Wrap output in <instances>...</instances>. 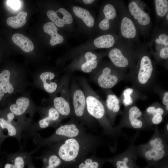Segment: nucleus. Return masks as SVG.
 <instances>
[{
	"label": "nucleus",
	"instance_id": "1",
	"mask_svg": "<svg viewBox=\"0 0 168 168\" xmlns=\"http://www.w3.org/2000/svg\"><path fill=\"white\" fill-rule=\"evenodd\" d=\"M156 65L146 44L142 43L137 47L135 59L126 80L144 94L152 91L157 84Z\"/></svg>",
	"mask_w": 168,
	"mask_h": 168
},
{
	"label": "nucleus",
	"instance_id": "2",
	"mask_svg": "<svg viewBox=\"0 0 168 168\" xmlns=\"http://www.w3.org/2000/svg\"><path fill=\"white\" fill-rule=\"evenodd\" d=\"M115 2L119 15L118 27L119 37L124 41L136 46L140 45L142 43L138 29L128 12L127 6L123 0L115 1Z\"/></svg>",
	"mask_w": 168,
	"mask_h": 168
},
{
	"label": "nucleus",
	"instance_id": "3",
	"mask_svg": "<svg viewBox=\"0 0 168 168\" xmlns=\"http://www.w3.org/2000/svg\"><path fill=\"white\" fill-rule=\"evenodd\" d=\"M91 79L101 88L110 90L120 82L126 79L127 70L119 69L111 62L98 66Z\"/></svg>",
	"mask_w": 168,
	"mask_h": 168
},
{
	"label": "nucleus",
	"instance_id": "4",
	"mask_svg": "<svg viewBox=\"0 0 168 168\" xmlns=\"http://www.w3.org/2000/svg\"><path fill=\"white\" fill-rule=\"evenodd\" d=\"M156 64L168 69V31L167 28L156 27L152 33L149 42L146 44Z\"/></svg>",
	"mask_w": 168,
	"mask_h": 168
},
{
	"label": "nucleus",
	"instance_id": "5",
	"mask_svg": "<svg viewBox=\"0 0 168 168\" xmlns=\"http://www.w3.org/2000/svg\"><path fill=\"white\" fill-rule=\"evenodd\" d=\"M137 46L121 39L111 48L108 53V56L115 66L127 70L131 67L133 62Z\"/></svg>",
	"mask_w": 168,
	"mask_h": 168
},
{
	"label": "nucleus",
	"instance_id": "6",
	"mask_svg": "<svg viewBox=\"0 0 168 168\" xmlns=\"http://www.w3.org/2000/svg\"><path fill=\"white\" fill-rule=\"evenodd\" d=\"M127 7L139 34L144 38H147L149 35L152 26L148 6L142 1L130 0Z\"/></svg>",
	"mask_w": 168,
	"mask_h": 168
},
{
	"label": "nucleus",
	"instance_id": "7",
	"mask_svg": "<svg viewBox=\"0 0 168 168\" xmlns=\"http://www.w3.org/2000/svg\"><path fill=\"white\" fill-rule=\"evenodd\" d=\"M79 82L85 95L88 113L97 119L104 118L106 112L104 100L94 91L85 78H81Z\"/></svg>",
	"mask_w": 168,
	"mask_h": 168
},
{
	"label": "nucleus",
	"instance_id": "8",
	"mask_svg": "<svg viewBox=\"0 0 168 168\" xmlns=\"http://www.w3.org/2000/svg\"><path fill=\"white\" fill-rule=\"evenodd\" d=\"M69 80V76H66L62 86L61 96L55 97L53 100L54 108L60 114L64 116L68 115L71 111Z\"/></svg>",
	"mask_w": 168,
	"mask_h": 168
},
{
	"label": "nucleus",
	"instance_id": "9",
	"mask_svg": "<svg viewBox=\"0 0 168 168\" xmlns=\"http://www.w3.org/2000/svg\"><path fill=\"white\" fill-rule=\"evenodd\" d=\"M69 90L75 114L77 117H82L86 109V98L83 90L78 84L74 82L71 84Z\"/></svg>",
	"mask_w": 168,
	"mask_h": 168
},
{
	"label": "nucleus",
	"instance_id": "10",
	"mask_svg": "<svg viewBox=\"0 0 168 168\" xmlns=\"http://www.w3.org/2000/svg\"><path fill=\"white\" fill-rule=\"evenodd\" d=\"M123 119L128 122L133 128H141L147 120L139 108L134 104L125 107L123 114Z\"/></svg>",
	"mask_w": 168,
	"mask_h": 168
},
{
	"label": "nucleus",
	"instance_id": "11",
	"mask_svg": "<svg viewBox=\"0 0 168 168\" xmlns=\"http://www.w3.org/2000/svg\"><path fill=\"white\" fill-rule=\"evenodd\" d=\"M102 12L104 17L99 24V28L101 30L104 31L109 30L112 26V22L118 25L119 15L115 4H106L104 6Z\"/></svg>",
	"mask_w": 168,
	"mask_h": 168
},
{
	"label": "nucleus",
	"instance_id": "12",
	"mask_svg": "<svg viewBox=\"0 0 168 168\" xmlns=\"http://www.w3.org/2000/svg\"><path fill=\"white\" fill-rule=\"evenodd\" d=\"M79 145L75 139L71 138L67 140L60 147L58 155L63 160L67 162L74 161L77 156Z\"/></svg>",
	"mask_w": 168,
	"mask_h": 168
},
{
	"label": "nucleus",
	"instance_id": "13",
	"mask_svg": "<svg viewBox=\"0 0 168 168\" xmlns=\"http://www.w3.org/2000/svg\"><path fill=\"white\" fill-rule=\"evenodd\" d=\"M147 98V96L133 86L124 89L119 98L121 104H123L125 107L135 104L138 100Z\"/></svg>",
	"mask_w": 168,
	"mask_h": 168
},
{
	"label": "nucleus",
	"instance_id": "14",
	"mask_svg": "<svg viewBox=\"0 0 168 168\" xmlns=\"http://www.w3.org/2000/svg\"><path fill=\"white\" fill-rule=\"evenodd\" d=\"M14 117L15 115L13 113L11 112L8 113L7 120L0 118V125L2 129L6 128L7 130L9 136L15 138L20 142L22 133L24 131L21 126L12 123Z\"/></svg>",
	"mask_w": 168,
	"mask_h": 168
},
{
	"label": "nucleus",
	"instance_id": "15",
	"mask_svg": "<svg viewBox=\"0 0 168 168\" xmlns=\"http://www.w3.org/2000/svg\"><path fill=\"white\" fill-rule=\"evenodd\" d=\"M49 18L56 26L62 27L65 24H70L73 21V18L71 14L63 8H60L56 11L49 10L47 13Z\"/></svg>",
	"mask_w": 168,
	"mask_h": 168
},
{
	"label": "nucleus",
	"instance_id": "16",
	"mask_svg": "<svg viewBox=\"0 0 168 168\" xmlns=\"http://www.w3.org/2000/svg\"><path fill=\"white\" fill-rule=\"evenodd\" d=\"M165 111L162 105L158 103H154L146 109L144 116L147 120H150L152 124L157 125L162 122Z\"/></svg>",
	"mask_w": 168,
	"mask_h": 168
},
{
	"label": "nucleus",
	"instance_id": "17",
	"mask_svg": "<svg viewBox=\"0 0 168 168\" xmlns=\"http://www.w3.org/2000/svg\"><path fill=\"white\" fill-rule=\"evenodd\" d=\"M120 40L118 35L108 34L96 38L94 40L93 43L95 46L98 48H111Z\"/></svg>",
	"mask_w": 168,
	"mask_h": 168
},
{
	"label": "nucleus",
	"instance_id": "18",
	"mask_svg": "<svg viewBox=\"0 0 168 168\" xmlns=\"http://www.w3.org/2000/svg\"><path fill=\"white\" fill-rule=\"evenodd\" d=\"M102 56H98L90 51L86 52L84 55L86 61L80 65V69L82 72L86 73L93 72L98 66Z\"/></svg>",
	"mask_w": 168,
	"mask_h": 168
},
{
	"label": "nucleus",
	"instance_id": "19",
	"mask_svg": "<svg viewBox=\"0 0 168 168\" xmlns=\"http://www.w3.org/2000/svg\"><path fill=\"white\" fill-rule=\"evenodd\" d=\"M105 110L111 115L114 116L120 111L121 103L119 98L110 89L106 92V98L104 100Z\"/></svg>",
	"mask_w": 168,
	"mask_h": 168
},
{
	"label": "nucleus",
	"instance_id": "20",
	"mask_svg": "<svg viewBox=\"0 0 168 168\" xmlns=\"http://www.w3.org/2000/svg\"><path fill=\"white\" fill-rule=\"evenodd\" d=\"M31 152L28 153L22 150L14 153L11 156L12 163H7L4 168H24L26 160L31 157Z\"/></svg>",
	"mask_w": 168,
	"mask_h": 168
},
{
	"label": "nucleus",
	"instance_id": "21",
	"mask_svg": "<svg viewBox=\"0 0 168 168\" xmlns=\"http://www.w3.org/2000/svg\"><path fill=\"white\" fill-rule=\"evenodd\" d=\"M44 32L51 35L50 44L52 46L62 43L64 40L63 37L58 33V28L52 22L45 23L43 26Z\"/></svg>",
	"mask_w": 168,
	"mask_h": 168
},
{
	"label": "nucleus",
	"instance_id": "22",
	"mask_svg": "<svg viewBox=\"0 0 168 168\" xmlns=\"http://www.w3.org/2000/svg\"><path fill=\"white\" fill-rule=\"evenodd\" d=\"M13 42L24 51L29 52L32 51L34 45L32 41L27 37L20 33H15L12 37Z\"/></svg>",
	"mask_w": 168,
	"mask_h": 168
},
{
	"label": "nucleus",
	"instance_id": "23",
	"mask_svg": "<svg viewBox=\"0 0 168 168\" xmlns=\"http://www.w3.org/2000/svg\"><path fill=\"white\" fill-rule=\"evenodd\" d=\"M55 77L54 74L49 71L43 72L40 75V78L43 83L44 89L49 93L54 92L57 88V83L52 81Z\"/></svg>",
	"mask_w": 168,
	"mask_h": 168
},
{
	"label": "nucleus",
	"instance_id": "24",
	"mask_svg": "<svg viewBox=\"0 0 168 168\" xmlns=\"http://www.w3.org/2000/svg\"><path fill=\"white\" fill-rule=\"evenodd\" d=\"M30 104L29 99L25 97H21L18 99L16 104L12 105L9 107L11 112L15 115L20 116L26 111Z\"/></svg>",
	"mask_w": 168,
	"mask_h": 168
},
{
	"label": "nucleus",
	"instance_id": "25",
	"mask_svg": "<svg viewBox=\"0 0 168 168\" xmlns=\"http://www.w3.org/2000/svg\"><path fill=\"white\" fill-rule=\"evenodd\" d=\"M156 23L161 21L168 13V0H153Z\"/></svg>",
	"mask_w": 168,
	"mask_h": 168
},
{
	"label": "nucleus",
	"instance_id": "26",
	"mask_svg": "<svg viewBox=\"0 0 168 168\" xmlns=\"http://www.w3.org/2000/svg\"><path fill=\"white\" fill-rule=\"evenodd\" d=\"M72 9L75 15L81 19L87 26L92 27L94 25L95 20L87 10L77 6L73 7Z\"/></svg>",
	"mask_w": 168,
	"mask_h": 168
},
{
	"label": "nucleus",
	"instance_id": "27",
	"mask_svg": "<svg viewBox=\"0 0 168 168\" xmlns=\"http://www.w3.org/2000/svg\"><path fill=\"white\" fill-rule=\"evenodd\" d=\"M60 115L54 107L50 108L48 111V116L39 121L38 127L36 131L39 130V128L43 129L48 127L51 122L55 121L58 119Z\"/></svg>",
	"mask_w": 168,
	"mask_h": 168
},
{
	"label": "nucleus",
	"instance_id": "28",
	"mask_svg": "<svg viewBox=\"0 0 168 168\" xmlns=\"http://www.w3.org/2000/svg\"><path fill=\"white\" fill-rule=\"evenodd\" d=\"M27 16V13L26 12H21L16 16L8 18L7 20V24L15 29L21 27L26 22V18Z\"/></svg>",
	"mask_w": 168,
	"mask_h": 168
},
{
	"label": "nucleus",
	"instance_id": "29",
	"mask_svg": "<svg viewBox=\"0 0 168 168\" xmlns=\"http://www.w3.org/2000/svg\"><path fill=\"white\" fill-rule=\"evenodd\" d=\"M79 131L74 124H66L61 126L55 131V134L58 135L63 136L72 138L77 136Z\"/></svg>",
	"mask_w": 168,
	"mask_h": 168
},
{
	"label": "nucleus",
	"instance_id": "30",
	"mask_svg": "<svg viewBox=\"0 0 168 168\" xmlns=\"http://www.w3.org/2000/svg\"><path fill=\"white\" fill-rule=\"evenodd\" d=\"M10 73L7 70H5L0 73V87L4 93H12L14 87L9 82Z\"/></svg>",
	"mask_w": 168,
	"mask_h": 168
},
{
	"label": "nucleus",
	"instance_id": "31",
	"mask_svg": "<svg viewBox=\"0 0 168 168\" xmlns=\"http://www.w3.org/2000/svg\"><path fill=\"white\" fill-rule=\"evenodd\" d=\"M152 91L157 94L160 97L163 106L166 112L168 111V91L167 90L161 88L156 84L153 88Z\"/></svg>",
	"mask_w": 168,
	"mask_h": 168
},
{
	"label": "nucleus",
	"instance_id": "32",
	"mask_svg": "<svg viewBox=\"0 0 168 168\" xmlns=\"http://www.w3.org/2000/svg\"><path fill=\"white\" fill-rule=\"evenodd\" d=\"M115 166L116 168H135L133 161L128 156L117 160L115 162Z\"/></svg>",
	"mask_w": 168,
	"mask_h": 168
},
{
	"label": "nucleus",
	"instance_id": "33",
	"mask_svg": "<svg viewBox=\"0 0 168 168\" xmlns=\"http://www.w3.org/2000/svg\"><path fill=\"white\" fill-rule=\"evenodd\" d=\"M61 161L56 155H53L49 158L48 166L45 168H56L60 166Z\"/></svg>",
	"mask_w": 168,
	"mask_h": 168
},
{
	"label": "nucleus",
	"instance_id": "34",
	"mask_svg": "<svg viewBox=\"0 0 168 168\" xmlns=\"http://www.w3.org/2000/svg\"><path fill=\"white\" fill-rule=\"evenodd\" d=\"M99 163L96 161H93L90 158L86 159L84 163H80L78 168H99Z\"/></svg>",
	"mask_w": 168,
	"mask_h": 168
},
{
	"label": "nucleus",
	"instance_id": "35",
	"mask_svg": "<svg viewBox=\"0 0 168 168\" xmlns=\"http://www.w3.org/2000/svg\"><path fill=\"white\" fill-rule=\"evenodd\" d=\"M149 145L151 147H154L158 149H163L164 147L162 139L159 137H156L151 140L149 142Z\"/></svg>",
	"mask_w": 168,
	"mask_h": 168
},
{
	"label": "nucleus",
	"instance_id": "36",
	"mask_svg": "<svg viewBox=\"0 0 168 168\" xmlns=\"http://www.w3.org/2000/svg\"><path fill=\"white\" fill-rule=\"evenodd\" d=\"M165 152L163 149H158L156 153L154 156L153 157L152 161L154 162H157L162 159L164 157Z\"/></svg>",
	"mask_w": 168,
	"mask_h": 168
},
{
	"label": "nucleus",
	"instance_id": "37",
	"mask_svg": "<svg viewBox=\"0 0 168 168\" xmlns=\"http://www.w3.org/2000/svg\"><path fill=\"white\" fill-rule=\"evenodd\" d=\"M7 1L8 5L13 9H17L20 7V0H7Z\"/></svg>",
	"mask_w": 168,
	"mask_h": 168
},
{
	"label": "nucleus",
	"instance_id": "38",
	"mask_svg": "<svg viewBox=\"0 0 168 168\" xmlns=\"http://www.w3.org/2000/svg\"><path fill=\"white\" fill-rule=\"evenodd\" d=\"M161 21V26L160 27L167 28L168 26V13H167Z\"/></svg>",
	"mask_w": 168,
	"mask_h": 168
},
{
	"label": "nucleus",
	"instance_id": "39",
	"mask_svg": "<svg viewBox=\"0 0 168 168\" xmlns=\"http://www.w3.org/2000/svg\"><path fill=\"white\" fill-rule=\"evenodd\" d=\"M83 2L86 4H90L91 3L94 1V0H83Z\"/></svg>",
	"mask_w": 168,
	"mask_h": 168
},
{
	"label": "nucleus",
	"instance_id": "40",
	"mask_svg": "<svg viewBox=\"0 0 168 168\" xmlns=\"http://www.w3.org/2000/svg\"><path fill=\"white\" fill-rule=\"evenodd\" d=\"M4 93L0 87V101L1 100L2 97L4 96Z\"/></svg>",
	"mask_w": 168,
	"mask_h": 168
},
{
	"label": "nucleus",
	"instance_id": "41",
	"mask_svg": "<svg viewBox=\"0 0 168 168\" xmlns=\"http://www.w3.org/2000/svg\"><path fill=\"white\" fill-rule=\"evenodd\" d=\"M166 128L167 131L168 130V124H167L166 125Z\"/></svg>",
	"mask_w": 168,
	"mask_h": 168
},
{
	"label": "nucleus",
	"instance_id": "42",
	"mask_svg": "<svg viewBox=\"0 0 168 168\" xmlns=\"http://www.w3.org/2000/svg\"><path fill=\"white\" fill-rule=\"evenodd\" d=\"M1 127L0 125V130H1Z\"/></svg>",
	"mask_w": 168,
	"mask_h": 168
},
{
	"label": "nucleus",
	"instance_id": "43",
	"mask_svg": "<svg viewBox=\"0 0 168 168\" xmlns=\"http://www.w3.org/2000/svg\"></svg>",
	"mask_w": 168,
	"mask_h": 168
}]
</instances>
